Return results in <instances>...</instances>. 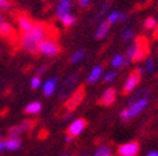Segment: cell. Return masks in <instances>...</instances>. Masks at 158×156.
Segmentation results:
<instances>
[{
    "mask_svg": "<svg viewBox=\"0 0 158 156\" xmlns=\"http://www.w3.org/2000/svg\"><path fill=\"white\" fill-rule=\"evenodd\" d=\"M14 35V29L11 24H9L4 16H0V36L3 37H11Z\"/></svg>",
    "mask_w": 158,
    "mask_h": 156,
    "instance_id": "4fadbf2b",
    "label": "cell"
},
{
    "mask_svg": "<svg viewBox=\"0 0 158 156\" xmlns=\"http://www.w3.org/2000/svg\"><path fill=\"white\" fill-rule=\"evenodd\" d=\"M4 150H6V142L0 140V152H3Z\"/></svg>",
    "mask_w": 158,
    "mask_h": 156,
    "instance_id": "836d02e7",
    "label": "cell"
},
{
    "mask_svg": "<svg viewBox=\"0 0 158 156\" xmlns=\"http://www.w3.org/2000/svg\"><path fill=\"white\" fill-rule=\"evenodd\" d=\"M49 37V28L45 24L42 23H35L31 30L22 35L20 44L22 48L30 54L38 53V48L44 39Z\"/></svg>",
    "mask_w": 158,
    "mask_h": 156,
    "instance_id": "6da1fadb",
    "label": "cell"
},
{
    "mask_svg": "<svg viewBox=\"0 0 158 156\" xmlns=\"http://www.w3.org/2000/svg\"><path fill=\"white\" fill-rule=\"evenodd\" d=\"M147 156H158V152H156V151H151Z\"/></svg>",
    "mask_w": 158,
    "mask_h": 156,
    "instance_id": "8d00e7d4",
    "label": "cell"
},
{
    "mask_svg": "<svg viewBox=\"0 0 158 156\" xmlns=\"http://www.w3.org/2000/svg\"><path fill=\"white\" fill-rule=\"evenodd\" d=\"M109 28H110V24L108 23V21H103V23H101V25L98 26V30H97V33H95V39H103V37H106V35L108 34V31H109Z\"/></svg>",
    "mask_w": 158,
    "mask_h": 156,
    "instance_id": "ac0fdd59",
    "label": "cell"
},
{
    "mask_svg": "<svg viewBox=\"0 0 158 156\" xmlns=\"http://www.w3.org/2000/svg\"><path fill=\"white\" fill-rule=\"evenodd\" d=\"M88 3H89V0H81V5H82V6L88 5Z\"/></svg>",
    "mask_w": 158,
    "mask_h": 156,
    "instance_id": "d590c367",
    "label": "cell"
},
{
    "mask_svg": "<svg viewBox=\"0 0 158 156\" xmlns=\"http://www.w3.org/2000/svg\"><path fill=\"white\" fill-rule=\"evenodd\" d=\"M142 71H143V69L138 68V69H134V70L128 75L127 81H126V84H124V86H123V91H122L123 95H127V94L132 92V91L138 86V84L141 83Z\"/></svg>",
    "mask_w": 158,
    "mask_h": 156,
    "instance_id": "277c9868",
    "label": "cell"
},
{
    "mask_svg": "<svg viewBox=\"0 0 158 156\" xmlns=\"http://www.w3.org/2000/svg\"><path fill=\"white\" fill-rule=\"evenodd\" d=\"M84 95H85L84 86H81V88H79V89L69 97V99H68V101L65 103V109H67L68 111H73L74 109H77L78 105H81V103L83 101Z\"/></svg>",
    "mask_w": 158,
    "mask_h": 156,
    "instance_id": "52a82bcc",
    "label": "cell"
},
{
    "mask_svg": "<svg viewBox=\"0 0 158 156\" xmlns=\"http://www.w3.org/2000/svg\"><path fill=\"white\" fill-rule=\"evenodd\" d=\"M115 76H117V72H115V71H110V72H108V74L104 76V81L110 83V81L114 80V77H115Z\"/></svg>",
    "mask_w": 158,
    "mask_h": 156,
    "instance_id": "4dcf8cb0",
    "label": "cell"
},
{
    "mask_svg": "<svg viewBox=\"0 0 158 156\" xmlns=\"http://www.w3.org/2000/svg\"><path fill=\"white\" fill-rule=\"evenodd\" d=\"M135 43H137V50H135V54L133 57V61L138 63V61L146 60L147 56H148V53H149V44L147 41V39L146 37H138Z\"/></svg>",
    "mask_w": 158,
    "mask_h": 156,
    "instance_id": "8992f818",
    "label": "cell"
},
{
    "mask_svg": "<svg viewBox=\"0 0 158 156\" xmlns=\"http://www.w3.org/2000/svg\"><path fill=\"white\" fill-rule=\"evenodd\" d=\"M118 152H119L121 156H137L138 152H139V144L137 141L123 144L118 147Z\"/></svg>",
    "mask_w": 158,
    "mask_h": 156,
    "instance_id": "9c48e42d",
    "label": "cell"
},
{
    "mask_svg": "<svg viewBox=\"0 0 158 156\" xmlns=\"http://www.w3.org/2000/svg\"><path fill=\"white\" fill-rule=\"evenodd\" d=\"M144 70L147 72H152L154 70V60L151 59V57H147L146 59V64H144Z\"/></svg>",
    "mask_w": 158,
    "mask_h": 156,
    "instance_id": "83f0119b",
    "label": "cell"
},
{
    "mask_svg": "<svg viewBox=\"0 0 158 156\" xmlns=\"http://www.w3.org/2000/svg\"><path fill=\"white\" fill-rule=\"evenodd\" d=\"M148 104V99H142L139 101H135L133 104H131L127 109H124L122 112H121V119L122 120H128L131 118H134L135 115L139 114Z\"/></svg>",
    "mask_w": 158,
    "mask_h": 156,
    "instance_id": "3957f363",
    "label": "cell"
},
{
    "mask_svg": "<svg viewBox=\"0 0 158 156\" xmlns=\"http://www.w3.org/2000/svg\"><path fill=\"white\" fill-rule=\"evenodd\" d=\"M9 8H10L9 0H0V10H6Z\"/></svg>",
    "mask_w": 158,
    "mask_h": 156,
    "instance_id": "d6a6232c",
    "label": "cell"
},
{
    "mask_svg": "<svg viewBox=\"0 0 158 156\" xmlns=\"http://www.w3.org/2000/svg\"><path fill=\"white\" fill-rule=\"evenodd\" d=\"M109 5H110V3H106L104 5H103V8L101 9V11L99 13H98V15H97V19H101L104 14H106V11H107V9L109 8Z\"/></svg>",
    "mask_w": 158,
    "mask_h": 156,
    "instance_id": "1f68e13d",
    "label": "cell"
},
{
    "mask_svg": "<svg viewBox=\"0 0 158 156\" xmlns=\"http://www.w3.org/2000/svg\"><path fill=\"white\" fill-rule=\"evenodd\" d=\"M149 95H151V90L149 89H142V90H139V91L135 92L131 97V99H129V105L133 104V103H135V101H139L142 99H148Z\"/></svg>",
    "mask_w": 158,
    "mask_h": 156,
    "instance_id": "2e32d148",
    "label": "cell"
},
{
    "mask_svg": "<svg viewBox=\"0 0 158 156\" xmlns=\"http://www.w3.org/2000/svg\"><path fill=\"white\" fill-rule=\"evenodd\" d=\"M78 80H79V74L74 72V74H70L65 81L63 83L62 88H60V91H59V97L63 100V99H67L69 96V94L75 89L77 84H78Z\"/></svg>",
    "mask_w": 158,
    "mask_h": 156,
    "instance_id": "5b68a950",
    "label": "cell"
},
{
    "mask_svg": "<svg viewBox=\"0 0 158 156\" xmlns=\"http://www.w3.org/2000/svg\"><path fill=\"white\" fill-rule=\"evenodd\" d=\"M18 25H19V29L23 34L28 33L29 30L33 29V26L35 25V23L31 20V19L27 15H19L18 16Z\"/></svg>",
    "mask_w": 158,
    "mask_h": 156,
    "instance_id": "7c38bea8",
    "label": "cell"
},
{
    "mask_svg": "<svg viewBox=\"0 0 158 156\" xmlns=\"http://www.w3.org/2000/svg\"><path fill=\"white\" fill-rule=\"evenodd\" d=\"M0 140H2V135H0Z\"/></svg>",
    "mask_w": 158,
    "mask_h": 156,
    "instance_id": "f35d334b",
    "label": "cell"
},
{
    "mask_svg": "<svg viewBox=\"0 0 158 156\" xmlns=\"http://www.w3.org/2000/svg\"><path fill=\"white\" fill-rule=\"evenodd\" d=\"M40 85H42V79H40V76H38V75L33 76V77H31V80H30V88L35 90V89H38Z\"/></svg>",
    "mask_w": 158,
    "mask_h": 156,
    "instance_id": "484cf974",
    "label": "cell"
},
{
    "mask_svg": "<svg viewBox=\"0 0 158 156\" xmlns=\"http://www.w3.org/2000/svg\"><path fill=\"white\" fill-rule=\"evenodd\" d=\"M84 55H85V51H84V50H78V51H75V53L72 55V57H70V63H72V64L79 63V61H81L83 57H84Z\"/></svg>",
    "mask_w": 158,
    "mask_h": 156,
    "instance_id": "603a6c76",
    "label": "cell"
},
{
    "mask_svg": "<svg viewBox=\"0 0 158 156\" xmlns=\"http://www.w3.org/2000/svg\"><path fill=\"white\" fill-rule=\"evenodd\" d=\"M42 111V104L39 101H33L25 106V112L29 115H35Z\"/></svg>",
    "mask_w": 158,
    "mask_h": 156,
    "instance_id": "ffe728a7",
    "label": "cell"
},
{
    "mask_svg": "<svg viewBox=\"0 0 158 156\" xmlns=\"http://www.w3.org/2000/svg\"><path fill=\"white\" fill-rule=\"evenodd\" d=\"M62 156H70V155H62Z\"/></svg>",
    "mask_w": 158,
    "mask_h": 156,
    "instance_id": "74e56055",
    "label": "cell"
},
{
    "mask_svg": "<svg viewBox=\"0 0 158 156\" xmlns=\"http://www.w3.org/2000/svg\"><path fill=\"white\" fill-rule=\"evenodd\" d=\"M157 25V21H156V19L154 18H147L146 20H144V28L151 30V29H154Z\"/></svg>",
    "mask_w": 158,
    "mask_h": 156,
    "instance_id": "4316f807",
    "label": "cell"
},
{
    "mask_svg": "<svg viewBox=\"0 0 158 156\" xmlns=\"http://www.w3.org/2000/svg\"><path fill=\"white\" fill-rule=\"evenodd\" d=\"M119 18H121V13H117V11H114V13H112V14L108 16L107 21H108L109 24H114L117 20H119Z\"/></svg>",
    "mask_w": 158,
    "mask_h": 156,
    "instance_id": "f546056e",
    "label": "cell"
},
{
    "mask_svg": "<svg viewBox=\"0 0 158 156\" xmlns=\"http://www.w3.org/2000/svg\"><path fill=\"white\" fill-rule=\"evenodd\" d=\"M133 36H134V33H133L132 29H126L123 31V34H122V37H123L124 41H131L133 39Z\"/></svg>",
    "mask_w": 158,
    "mask_h": 156,
    "instance_id": "f1b7e54d",
    "label": "cell"
},
{
    "mask_svg": "<svg viewBox=\"0 0 158 156\" xmlns=\"http://www.w3.org/2000/svg\"><path fill=\"white\" fill-rule=\"evenodd\" d=\"M112 66L113 68H121V66H123L124 65V56H122V55H115L113 59H112Z\"/></svg>",
    "mask_w": 158,
    "mask_h": 156,
    "instance_id": "cb8c5ba5",
    "label": "cell"
},
{
    "mask_svg": "<svg viewBox=\"0 0 158 156\" xmlns=\"http://www.w3.org/2000/svg\"><path fill=\"white\" fill-rule=\"evenodd\" d=\"M117 99V91L114 88H109L104 91V94L101 96V99L98 100V104L101 106H109L112 105Z\"/></svg>",
    "mask_w": 158,
    "mask_h": 156,
    "instance_id": "8fae6325",
    "label": "cell"
},
{
    "mask_svg": "<svg viewBox=\"0 0 158 156\" xmlns=\"http://www.w3.org/2000/svg\"><path fill=\"white\" fill-rule=\"evenodd\" d=\"M58 77L54 76V77H50L49 80H47L43 85V92L45 96H52L56 89V84H58Z\"/></svg>",
    "mask_w": 158,
    "mask_h": 156,
    "instance_id": "5bb4252c",
    "label": "cell"
},
{
    "mask_svg": "<svg viewBox=\"0 0 158 156\" xmlns=\"http://www.w3.org/2000/svg\"><path fill=\"white\" fill-rule=\"evenodd\" d=\"M34 123L30 120H25L22 124L15 125L9 130V138H20V135H23L24 132L29 131L33 127Z\"/></svg>",
    "mask_w": 158,
    "mask_h": 156,
    "instance_id": "ba28073f",
    "label": "cell"
},
{
    "mask_svg": "<svg viewBox=\"0 0 158 156\" xmlns=\"http://www.w3.org/2000/svg\"><path fill=\"white\" fill-rule=\"evenodd\" d=\"M6 149L10 151H16L22 147V140L20 138H9L6 141Z\"/></svg>",
    "mask_w": 158,
    "mask_h": 156,
    "instance_id": "d6986e66",
    "label": "cell"
},
{
    "mask_svg": "<svg viewBox=\"0 0 158 156\" xmlns=\"http://www.w3.org/2000/svg\"><path fill=\"white\" fill-rule=\"evenodd\" d=\"M72 9V0H60L56 6V16L60 18L64 14H68Z\"/></svg>",
    "mask_w": 158,
    "mask_h": 156,
    "instance_id": "9a60e30c",
    "label": "cell"
},
{
    "mask_svg": "<svg viewBox=\"0 0 158 156\" xmlns=\"http://www.w3.org/2000/svg\"><path fill=\"white\" fill-rule=\"evenodd\" d=\"M110 155V149L108 146H102L97 150V152L93 156H109Z\"/></svg>",
    "mask_w": 158,
    "mask_h": 156,
    "instance_id": "d4e9b609",
    "label": "cell"
},
{
    "mask_svg": "<svg viewBox=\"0 0 158 156\" xmlns=\"http://www.w3.org/2000/svg\"><path fill=\"white\" fill-rule=\"evenodd\" d=\"M87 125H88V123H87L85 119H77L68 127V135L70 136V138H77L78 135L82 134V131L85 129Z\"/></svg>",
    "mask_w": 158,
    "mask_h": 156,
    "instance_id": "30bf717a",
    "label": "cell"
},
{
    "mask_svg": "<svg viewBox=\"0 0 158 156\" xmlns=\"http://www.w3.org/2000/svg\"><path fill=\"white\" fill-rule=\"evenodd\" d=\"M60 19V21H62V24L65 26V28H69V26H72L75 21H77V19H75V16H73L72 14H64L63 16H60L59 18Z\"/></svg>",
    "mask_w": 158,
    "mask_h": 156,
    "instance_id": "7402d4cb",
    "label": "cell"
},
{
    "mask_svg": "<svg viewBox=\"0 0 158 156\" xmlns=\"http://www.w3.org/2000/svg\"><path fill=\"white\" fill-rule=\"evenodd\" d=\"M109 156H110V155H109Z\"/></svg>",
    "mask_w": 158,
    "mask_h": 156,
    "instance_id": "ab89813d",
    "label": "cell"
},
{
    "mask_svg": "<svg viewBox=\"0 0 158 156\" xmlns=\"http://www.w3.org/2000/svg\"><path fill=\"white\" fill-rule=\"evenodd\" d=\"M38 53H40L42 55L48 56V57H53L60 53V46H59V44L54 40V39L47 37L39 44Z\"/></svg>",
    "mask_w": 158,
    "mask_h": 156,
    "instance_id": "7a4b0ae2",
    "label": "cell"
},
{
    "mask_svg": "<svg viewBox=\"0 0 158 156\" xmlns=\"http://www.w3.org/2000/svg\"><path fill=\"white\" fill-rule=\"evenodd\" d=\"M135 50H137V43L134 41L132 45L128 46V49H127V51H126V55H124V65H127V64H129L131 61H133Z\"/></svg>",
    "mask_w": 158,
    "mask_h": 156,
    "instance_id": "44dd1931",
    "label": "cell"
},
{
    "mask_svg": "<svg viewBox=\"0 0 158 156\" xmlns=\"http://www.w3.org/2000/svg\"><path fill=\"white\" fill-rule=\"evenodd\" d=\"M153 39L158 40V24L156 25V28H154V30H153Z\"/></svg>",
    "mask_w": 158,
    "mask_h": 156,
    "instance_id": "e575fe53",
    "label": "cell"
},
{
    "mask_svg": "<svg viewBox=\"0 0 158 156\" xmlns=\"http://www.w3.org/2000/svg\"><path fill=\"white\" fill-rule=\"evenodd\" d=\"M102 72H103V68L102 66H94L93 70L90 71V74L88 75V83L89 84H94L95 81L99 80V77L102 76Z\"/></svg>",
    "mask_w": 158,
    "mask_h": 156,
    "instance_id": "e0dca14e",
    "label": "cell"
}]
</instances>
